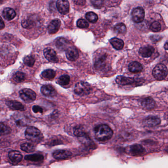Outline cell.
Returning <instances> with one entry per match:
<instances>
[{
    "instance_id": "52a82bcc",
    "label": "cell",
    "mask_w": 168,
    "mask_h": 168,
    "mask_svg": "<svg viewBox=\"0 0 168 168\" xmlns=\"http://www.w3.org/2000/svg\"><path fill=\"white\" fill-rule=\"evenodd\" d=\"M56 6L59 12L62 14H66L69 12L70 4L68 0H57Z\"/></svg>"
},
{
    "instance_id": "d6986e66",
    "label": "cell",
    "mask_w": 168,
    "mask_h": 168,
    "mask_svg": "<svg viewBox=\"0 0 168 168\" xmlns=\"http://www.w3.org/2000/svg\"><path fill=\"white\" fill-rule=\"evenodd\" d=\"M141 105L145 110H150L155 107V103L152 98L147 97L143 100Z\"/></svg>"
},
{
    "instance_id": "836d02e7",
    "label": "cell",
    "mask_w": 168,
    "mask_h": 168,
    "mask_svg": "<svg viewBox=\"0 0 168 168\" xmlns=\"http://www.w3.org/2000/svg\"><path fill=\"white\" fill-rule=\"evenodd\" d=\"M24 63L28 67H32L35 62V59L33 56L31 55L27 56L24 58L23 60Z\"/></svg>"
},
{
    "instance_id": "3957f363",
    "label": "cell",
    "mask_w": 168,
    "mask_h": 168,
    "mask_svg": "<svg viewBox=\"0 0 168 168\" xmlns=\"http://www.w3.org/2000/svg\"><path fill=\"white\" fill-rule=\"evenodd\" d=\"M152 75L155 79L158 80H164L168 75L167 67L162 64H158L153 68Z\"/></svg>"
},
{
    "instance_id": "5bb4252c",
    "label": "cell",
    "mask_w": 168,
    "mask_h": 168,
    "mask_svg": "<svg viewBox=\"0 0 168 168\" xmlns=\"http://www.w3.org/2000/svg\"><path fill=\"white\" fill-rule=\"evenodd\" d=\"M6 106L14 111H24L26 110L25 106L20 102L16 101H8L6 102Z\"/></svg>"
},
{
    "instance_id": "30bf717a",
    "label": "cell",
    "mask_w": 168,
    "mask_h": 168,
    "mask_svg": "<svg viewBox=\"0 0 168 168\" xmlns=\"http://www.w3.org/2000/svg\"><path fill=\"white\" fill-rule=\"evenodd\" d=\"M66 54L68 59L71 61H76L79 57L78 50L74 46H71L68 48L66 50Z\"/></svg>"
},
{
    "instance_id": "74e56055",
    "label": "cell",
    "mask_w": 168,
    "mask_h": 168,
    "mask_svg": "<svg viewBox=\"0 0 168 168\" xmlns=\"http://www.w3.org/2000/svg\"><path fill=\"white\" fill-rule=\"evenodd\" d=\"M77 26L80 28H87L89 24L87 21L84 19H80L77 21Z\"/></svg>"
},
{
    "instance_id": "1f68e13d",
    "label": "cell",
    "mask_w": 168,
    "mask_h": 168,
    "mask_svg": "<svg viewBox=\"0 0 168 168\" xmlns=\"http://www.w3.org/2000/svg\"><path fill=\"white\" fill-rule=\"evenodd\" d=\"M70 81V77L68 75H62L60 76L58 79V83L62 86L67 85L69 84Z\"/></svg>"
},
{
    "instance_id": "b9f144b4",
    "label": "cell",
    "mask_w": 168,
    "mask_h": 168,
    "mask_svg": "<svg viewBox=\"0 0 168 168\" xmlns=\"http://www.w3.org/2000/svg\"><path fill=\"white\" fill-rule=\"evenodd\" d=\"M165 48L166 50L168 49V43H167V42L166 43L165 45Z\"/></svg>"
},
{
    "instance_id": "83f0119b",
    "label": "cell",
    "mask_w": 168,
    "mask_h": 168,
    "mask_svg": "<svg viewBox=\"0 0 168 168\" xmlns=\"http://www.w3.org/2000/svg\"><path fill=\"white\" fill-rule=\"evenodd\" d=\"M21 149L25 152L30 153L35 150V147L31 143H25L21 145Z\"/></svg>"
},
{
    "instance_id": "8d00e7d4",
    "label": "cell",
    "mask_w": 168,
    "mask_h": 168,
    "mask_svg": "<svg viewBox=\"0 0 168 168\" xmlns=\"http://www.w3.org/2000/svg\"><path fill=\"white\" fill-rule=\"evenodd\" d=\"M93 6L96 9H100L103 6L105 0H90Z\"/></svg>"
},
{
    "instance_id": "5b68a950",
    "label": "cell",
    "mask_w": 168,
    "mask_h": 168,
    "mask_svg": "<svg viewBox=\"0 0 168 168\" xmlns=\"http://www.w3.org/2000/svg\"><path fill=\"white\" fill-rule=\"evenodd\" d=\"M20 97L25 102L30 103L36 99V94L30 89H23L19 91Z\"/></svg>"
},
{
    "instance_id": "603a6c76",
    "label": "cell",
    "mask_w": 168,
    "mask_h": 168,
    "mask_svg": "<svg viewBox=\"0 0 168 168\" xmlns=\"http://www.w3.org/2000/svg\"><path fill=\"white\" fill-rule=\"evenodd\" d=\"M110 42L112 46L117 50H121L124 46L123 41L117 37H114L111 39Z\"/></svg>"
},
{
    "instance_id": "cb8c5ba5",
    "label": "cell",
    "mask_w": 168,
    "mask_h": 168,
    "mask_svg": "<svg viewBox=\"0 0 168 168\" xmlns=\"http://www.w3.org/2000/svg\"><path fill=\"white\" fill-rule=\"evenodd\" d=\"M35 24H36V21H35V19L34 18V17H32V16L25 19L22 22V26L24 28H26V29L31 28L32 27L35 26Z\"/></svg>"
},
{
    "instance_id": "ba28073f",
    "label": "cell",
    "mask_w": 168,
    "mask_h": 168,
    "mask_svg": "<svg viewBox=\"0 0 168 168\" xmlns=\"http://www.w3.org/2000/svg\"><path fill=\"white\" fill-rule=\"evenodd\" d=\"M44 56L48 61L50 62L57 63L58 59L57 57L56 52L50 48H46L44 50Z\"/></svg>"
},
{
    "instance_id": "d4e9b609",
    "label": "cell",
    "mask_w": 168,
    "mask_h": 168,
    "mask_svg": "<svg viewBox=\"0 0 168 168\" xmlns=\"http://www.w3.org/2000/svg\"><path fill=\"white\" fill-rule=\"evenodd\" d=\"M68 45V41L63 37H59L56 40V45L60 50H64Z\"/></svg>"
},
{
    "instance_id": "ffe728a7",
    "label": "cell",
    "mask_w": 168,
    "mask_h": 168,
    "mask_svg": "<svg viewBox=\"0 0 168 168\" xmlns=\"http://www.w3.org/2000/svg\"><path fill=\"white\" fill-rule=\"evenodd\" d=\"M9 158L11 161L15 163H18L21 162L22 159V155L18 151L11 150L9 153Z\"/></svg>"
},
{
    "instance_id": "f35d334b",
    "label": "cell",
    "mask_w": 168,
    "mask_h": 168,
    "mask_svg": "<svg viewBox=\"0 0 168 168\" xmlns=\"http://www.w3.org/2000/svg\"><path fill=\"white\" fill-rule=\"evenodd\" d=\"M32 110L35 113H37V112L42 113V112H43L42 108L39 106H33L32 107Z\"/></svg>"
},
{
    "instance_id": "8fae6325",
    "label": "cell",
    "mask_w": 168,
    "mask_h": 168,
    "mask_svg": "<svg viewBox=\"0 0 168 168\" xmlns=\"http://www.w3.org/2000/svg\"><path fill=\"white\" fill-rule=\"evenodd\" d=\"M41 92L45 96L53 97L57 95V92L53 86L50 85H45L41 87Z\"/></svg>"
},
{
    "instance_id": "e0dca14e",
    "label": "cell",
    "mask_w": 168,
    "mask_h": 168,
    "mask_svg": "<svg viewBox=\"0 0 168 168\" xmlns=\"http://www.w3.org/2000/svg\"><path fill=\"white\" fill-rule=\"evenodd\" d=\"M115 81L118 84L124 86V85L132 84L135 82V80L131 77L119 76L116 78Z\"/></svg>"
},
{
    "instance_id": "e575fe53",
    "label": "cell",
    "mask_w": 168,
    "mask_h": 168,
    "mask_svg": "<svg viewBox=\"0 0 168 168\" xmlns=\"http://www.w3.org/2000/svg\"><path fill=\"white\" fill-rule=\"evenodd\" d=\"M11 132V129L10 127L4 124L3 123L0 122V135H4L8 134L10 133Z\"/></svg>"
},
{
    "instance_id": "277c9868",
    "label": "cell",
    "mask_w": 168,
    "mask_h": 168,
    "mask_svg": "<svg viewBox=\"0 0 168 168\" xmlns=\"http://www.w3.org/2000/svg\"><path fill=\"white\" fill-rule=\"evenodd\" d=\"M92 90L91 85L87 82H77L75 87V92L80 96H85L89 94Z\"/></svg>"
},
{
    "instance_id": "4dcf8cb0",
    "label": "cell",
    "mask_w": 168,
    "mask_h": 168,
    "mask_svg": "<svg viewBox=\"0 0 168 168\" xmlns=\"http://www.w3.org/2000/svg\"><path fill=\"white\" fill-rule=\"evenodd\" d=\"M86 18L90 22L94 23L97 21L98 19V15L93 12H88L86 14Z\"/></svg>"
},
{
    "instance_id": "9c48e42d",
    "label": "cell",
    "mask_w": 168,
    "mask_h": 168,
    "mask_svg": "<svg viewBox=\"0 0 168 168\" xmlns=\"http://www.w3.org/2000/svg\"><path fill=\"white\" fill-rule=\"evenodd\" d=\"M145 151L143 146L138 144L132 145L127 148V151L129 154L133 156L139 155L145 152Z\"/></svg>"
},
{
    "instance_id": "7bdbcfd3",
    "label": "cell",
    "mask_w": 168,
    "mask_h": 168,
    "mask_svg": "<svg viewBox=\"0 0 168 168\" xmlns=\"http://www.w3.org/2000/svg\"><path fill=\"white\" fill-rule=\"evenodd\" d=\"M4 1H5V0H0V4L4 3Z\"/></svg>"
},
{
    "instance_id": "d6a6232c",
    "label": "cell",
    "mask_w": 168,
    "mask_h": 168,
    "mask_svg": "<svg viewBox=\"0 0 168 168\" xmlns=\"http://www.w3.org/2000/svg\"><path fill=\"white\" fill-rule=\"evenodd\" d=\"M74 133L77 137H82L85 135L84 129L81 126H77L74 129Z\"/></svg>"
},
{
    "instance_id": "4316f807",
    "label": "cell",
    "mask_w": 168,
    "mask_h": 168,
    "mask_svg": "<svg viewBox=\"0 0 168 168\" xmlns=\"http://www.w3.org/2000/svg\"><path fill=\"white\" fill-rule=\"evenodd\" d=\"M41 76L45 79L50 80V79H54L55 77L56 76V72L54 70H51V69H47L42 72Z\"/></svg>"
},
{
    "instance_id": "8992f818",
    "label": "cell",
    "mask_w": 168,
    "mask_h": 168,
    "mask_svg": "<svg viewBox=\"0 0 168 168\" xmlns=\"http://www.w3.org/2000/svg\"><path fill=\"white\" fill-rule=\"evenodd\" d=\"M145 10L142 7H138L134 9L132 13V20L137 23L142 22L145 18Z\"/></svg>"
},
{
    "instance_id": "9a60e30c",
    "label": "cell",
    "mask_w": 168,
    "mask_h": 168,
    "mask_svg": "<svg viewBox=\"0 0 168 168\" xmlns=\"http://www.w3.org/2000/svg\"><path fill=\"white\" fill-rule=\"evenodd\" d=\"M61 26V21L58 19H54L48 27V31L50 34H55L57 32Z\"/></svg>"
},
{
    "instance_id": "7402d4cb",
    "label": "cell",
    "mask_w": 168,
    "mask_h": 168,
    "mask_svg": "<svg viewBox=\"0 0 168 168\" xmlns=\"http://www.w3.org/2000/svg\"><path fill=\"white\" fill-rule=\"evenodd\" d=\"M129 70L133 73L139 72L143 70V66L141 63L138 62H133L129 64L128 66Z\"/></svg>"
},
{
    "instance_id": "ab89813d",
    "label": "cell",
    "mask_w": 168,
    "mask_h": 168,
    "mask_svg": "<svg viewBox=\"0 0 168 168\" xmlns=\"http://www.w3.org/2000/svg\"><path fill=\"white\" fill-rule=\"evenodd\" d=\"M73 1L78 5H84L85 3V0H73Z\"/></svg>"
},
{
    "instance_id": "2e32d148",
    "label": "cell",
    "mask_w": 168,
    "mask_h": 168,
    "mask_svg": "<svg viewBox=\"0 0 168 168\" xmlns=\"http://www.w3.org/2000/svg\"><path fill=\"white\" fill-rule=\"evenodd\" d=\"M154 52V48L150 45L143 46L139 49V54L142 57L148 58L150 57Z\"/></svg>"
},
{
    "instance_id": "60d3db41",
    "label": "cell",
    "mask_w": 168,
    "mask_h": 168,
    "mask_svg": "<svg viewBox=\"0 0 168 168\" xmlns=\"http://www.w3.org/2000/svg\"><path fill=\"white\" fill-rule=\"evenodd\" d=\"M5 27V25L4 23V21L2 18L0 16V30H2V29H4Z\"/></svg>"
},
{
    "instance_id": "7c38bea8",
    "label": "cell",
    "mask_w": 168,
    "mask_h": 168,
    "mask_svg": "<svg viewBox=\"0 0 168 168\" xmlns=\"http://www.w3.org/2000/svg\"><path fill=\"white\" fill-rule=\"evenodd\" d=\"M72 155L69 151L67 150H57L53 153L54 158L57 160L67 159Z\"/></svg>"
},
{
    "instance_id": "6da1fadb",
    "label": "cell",
    "mask_w": 168,
    "mask_h": 168,
    "mask_svg": "<svg viewBox=\"0 0 168 168\" xmlns=\"http://www.w3.org/2000/svg\"><path fill=\"white\" fill-rule=\"evenodd\" d=\"M95 136L96 139L100 141H106L112 137L113 131L108 125H99L94 128Z\"/></svg>"
},
{
    "instance_id": "ac0fdd59",
    "label": "cell",
    "mask_w": 168,
    "mask_h": 168,
    "mask_svg": "<svg viewBox=\"0 0 168 168\" xmlns=\"http://www.w3.org/2000/svg\"><path fill=\"white\" fill-rule=\"evenodd\" d=\"M107 56L105 54L98 57L94 63L95 67L97 70H102L106 67Z\"/></svg>"
},
{
    "instance_id": "f546056e",
    "label": "cell",
    "mask_w": 168,
    "mask_h": 168,
    "mask_svg": "<svg viewBox=\"0 0 168 168\" xmlns=\"http://www.w3.org/2000/svg\"><path fill=\"white\" fill-rule=\"evenodd\" d=\"M114 30L117 34H124L126 32V27L123 23H119L115 26Z\"/></svg>"
},
{
    "instance_id": "4fadbf2b",
    "label": "cell",
    "mask_w": 168,
    "mask_h": 168,
    "mask_svg": "<svg viewBox=\"0 0 168 168\" xmlns=\"http://www.w3.org/2000/svg\"><path fill=\"white\" fill-rule=\"evenodd\" d=\"M159 118L156 116H148L143 120V124L147 127H154L160 123Z\"/></svg>"
},
{
    "instance_id": "f1b7e54d",
    "label": "cell",
    "mask_w": 168,
    "mask_h": 168,
    "mask_svg": "<svg viewBox=\"0 0 168 168\" xmlns=\"http://www.w3.org/2000/svg\"><path fill=\"white\" fill-rule=\"evenodd\" d=\"M13 79L16 82H21L25 80V74L21 72H17L13 76Z\"/></svg>"
},
{
    "instance_id": "44dd1931",
    "label": "cell",
    "mask_w": 168,
    "mask_h": 168,
    "mask_svg": "<svg viewBox=\"0 0 168 168\" xmlns=\"http://www.w3.org/2000/svg\"><path fill=\"white\" fill-rule=\"evenodd\" d=\"M16 14L14 9L6 8L3 11V16L6 20L10 21L15 18Z\"/></svg>"
},
{
    "instance_id": "d590c367",
    "label": "cell",
    "mask_w": 168,
    "mask_h": 168,
    "mask_svg": "<svg viewBox=\"0 0 168 168\" xmlns=\"http://www.w3.org/2000/svg\"><path fill=\"white\" fill-rule=\"evenodd\" d=\"M161 29V25L158 21H154L150 26V29L153 32H158Z\"/></svg>"
},
{
    "instance_id": "484cf974",
    "label": "cell",
    "mask_w": 168,
    "mask_h": 168,
    "mask_svg": "<svg viewBox=\"0 0 168 168\" xmlns=\"http://www.w3.org/2000/svg\"><path fill=\"white\" fill-rule=\"evenodd\" d=\"M44 156L41 154H34L28 155L25 157L26 160L31 161L33 162H40L44 160Z\"/></svg>"
},
{
    "instance_id": "7a4b0ae2",
    "label": "cell",
    "mask_w": 168,
    "mask_h": 168,
    "mask_svg": "<svg viewBox=\"0 0 168 168\" xmlns=\"http://www.w3.org/2000/svg\"><path fill=\"white\" fill-rule=\"evenodd\" d=\"M25 137L31 142L39 143L44 138L41 132L34 126L28 127L25 131Z\"/></svg>"
}]
</instances>
